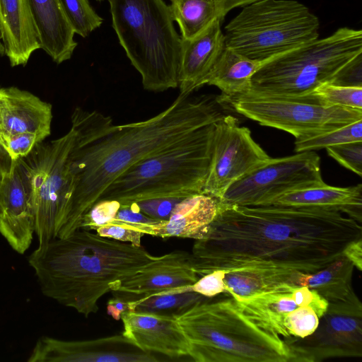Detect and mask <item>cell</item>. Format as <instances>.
<instances>
[{
  "label": "cell",
  "mask_w": 362,
  "mask_h": 362,
  "mask_svg": "<svg viewBox=\"0 0 362 362\" xmlns=\"http://www.w3.org/2000/svg\"><path fill=\"white\" fill-rule=\"evenodd\" d=\"M74 139L72 129L63 136L37 144L18 158L27 174L39 244L57 238L69 198V155Z\"/></svg>",
  "instance_id": "cell-10"
},
{
  "label": "cell",
  "mask_w": 362,
  "mask_h": 362,
  "mask_svg": "<svg viewBox=\"0 0 362 362\" xmlns=\"http://www.w3.org/2000/svg\"><path fill=\"white\" fill-rule=\"evenodd\" d=\"M0 206V233L13 250L24 254L35 233V219L28 178L18 160L3 176Z\"/></svg>",
  "instance_id": "cell-16"
},
{
  "label": "cell",
  "mask_w": 362,
  "mask_h": 362,
  "mask_svg": "<svg viewBox=\"0 0 362 362\" xmlns=\"http://www.w3.org/2000/svg\"><path fill=\"white\" fill-rule=\"evenodd\" d=\"M271 157L252 139L250 130L239 126L231 115L214 124L211 160L202 193L220 199L236 180Z\"/></svg>",
  "instance_id": "cell-13"
},
{
  "label": "cell",
  "mask_w": 362,
  "mask_h": 362,
  "mask_svg": "<svg viewBox=\"0 0 362 362\" xmlns=\"http://www.w3.org/2000/svg\"><path fill=\"white\" fill-rule=\"evenodd\" d=\"M345 256L358 271L362 269V238L350 242L343 250Z\"/></svg>",
  "instance_id": "cell-42"
},
{
  "label": "cell",
  "mask_w": 362,
  "mask_h": 362,
  "mask_svg": "<svg viewBox=\"0 0 362 362\" xmlns=\"http://www.w3.org/2000/svg\"><path fill=\"white\" fill-rule=\"evenodd\" d=\"M112 25L144 89L178 87L181 37L163 0H107Z\"/></svg>",
  "instance_id": "cell-6"
},
{
  "label": "cell",
  "mask_w": 362,
  "mask_h": 362,
  "mask_svg": "<svg viewBox=\"0 0 362 362\" xmlns=\"http://www.w3.org/2000/svg\"><path fill=\"white\" fill-rule=\"evenodd\" d=\"M320 158L314 151L270 158L231 184L219 199L222 205H269L293 190L324 183Z\"/></svg>",
  "instance_id": "cell-11"
},
{
  "label": "cell",
  "mask_w": 362,
  "mask_h": 362,
  "mask_svg": "<svg viewBox=\"0 0 362 362\" xmlns=\"http://www.w3.org/2000/svg\"><path fill=\"white\" fill-rule=\"evenodd\" d=\"M174 21L180 27L181 38L188 40L206 29L214 21H222L219 0H170Z\"/></svg>",
  "instance_id": "cell-28"
},
{
  "label": "cell",
  "mask_w": 362,
  "mask_h": 362,
  "mask_svg": "<svg viewBox=\"0 0 362 362\" xmlns=\"http://www.w3.org/2000/svg\"><path fill=\"white\" fill-rule=\"evenodd\" d=\"M121 204L116 200L104 199L95 202L82 218L80 229L96 230L116 216Z\"/></svg>",
  "instance_id": "cell-35"
},
{
  "label": "cell",
  "mask_w": 362,
  "mask_h": 362,
  "mask_svg": "<svg viewBox=\"0 0 362 362\" xmlns=\"http://www.w3.org/2000/svg\"><path fill=\"white\" fill-rule=\"evenodd\" d=\"M200 301L177 316L197 362H288L281 337L259 327L230 298Z\"/></svg>",
  "instance_id": "cell-4"
},
{
  "label": "cell",
  "mask_w": 362,
  "mask_h": 362,
  "mask_svg": "<svg viewBox=\"0 0 362 362\" xmlns=\"http://www.w3.org/2000/svg\"><path fill=\"white\" fill-rule=\"evenodd\" d=\"M129 310L128 303L118 298L113 297L107 304V311L115 320L121 319L122 315Z\"/></svg>",
  "instance_id": "cell-43"
},
{
  "label": "cell",
  "mask_w": 362,
  "mask_h": 362,
  "mask_svg": "<svg viewBox=\"0 0 362 362\" xmlns=\"http://www.w3.org/2000/svg\"><path fill=\"white\" fill-rule=\"evenodd\" d=\"M330 83L362 87V53L352 58L335 74Z\"/></svg>",
  "instance_id": "cell-40"
},
{
  "label": "cell",
  "mask_w": 362,
  "mask_h": 362,
  "mask_svg": "<svg viewBox=\"0 0 362 362\" xmlns=\"http://www.w3.org/2000/svg\"><path fill=\"white\" fill-rule=\"evenodd\" d=\"M95 230L102 237L129 243L136 246H141V239L144 235L135 230L131 223L115 219L98 227Z\"/></svg>",
  "instance_id": "cell-37"
},
{
  "label": "cell",
  "mask_w": 362,
  "mask_h": 362,
  "mask_svg": "<svg viewBox=\"0 0 362 362\" xmlns=\"http://www.w3.org/2000/svg\"><path fill=\"white\" fill-rule=\"evenodd\" d=\"M327 154L358 176L362 175V141L344 143L326 148Z\"/></svg>",
  "instance_id": "cell-34"
},
{
  "label": "cell",
  "mask_w": 362,
  "mask_h": 362,
  "mask_svg": "<svg viewBox=\"0 0 362 362\" xmlns=\"http://www.w3.org/2000/svg\"><path fill=\"white\" fill-rule=\"evenodd\" d=\"M362 238L361 223L336 211L279 205H222L207 233L195 240L200 276L245 267L313 273Z\"/></svg>",
  "instance_id": "cell-1"
},
{
  "label": "cell",
  "mask_w": 362,
  "mask_h": 362,
  "mask_svg": "<svg viewBox=\"0 0 362 362\" xmlns=\"http://www.w3.org/2000/svg\"><path fill=\"white\" fill-rule=\"evenodd\" d=\"M52 105L26 90L0 88V142L17 134L34 133L44 139L51 133Z\"/></svg>",
  "instance_id": "cell-19"
},
{
  "label": "cell",
  "mask_w": 362,
  "mask_h": 362,
  "mask_svg": "<svg viewBox=\"0 0 362 362\" xmlns=\"http://www.w3.org/2000/svg\"><path fill=\"white\" fill-rule=\"evenodd\" d=\"M226 272L223 279L226 293L230 296H247L269 291L281 285H291L295 273L291 269L245 267Z\"/></svg>",
  "instance_id": "cell-27"
},
{
  "label": "cell",
  "mask_w": 362,
  "mask_h": 362,
  "mask_svg": "<svg viewBox=\"0 0 362 362\" xmlns=\"http://www.w3.org/2000/svg\"><path fill=\"white\" fill-rule=\"evenodd\" d=\"M40 49L57 64L69 59L77 42L60 0H28Z\"/></svg>",
  "instance_id": "cell-22"
},
{
  "label": "cell",
  "mask_w": 362,
  "mask_h": 362,
  "mask_svg": "<svg viewBox=\"0 0 362 362\" xmlns=\"http://www.w3.org/2000/svg\"><path fill=\"white\" fill-rule=\"evenodd\" d=\"M29 362H155L123 334L92 340L65 341L43 336L36 342Z\"/></svg>",
  "instance_id": "cell-14"
},
{
  "label": "cell",
  "mask_w": 362,
  "mask_h": 362,
  "mask_svg": "<svg viewBox=\"0 0 362 362\" xmlns=\"http://www.w3.org/2000/svg\"><path fill=\"white\" fill-rule=\"evenodd\" d=\"M2 178H3V175L0 172V187H1V182H2ZM0 211H1V206H0Z\"/></svg>",
  "instance_id": "cell-47"
},
{
  "label": "cell",
  "mask_w": 362,
  "mask_h": 362,
  "mask_svg": "<svg viewBox=\"0 0 362 362\" xmlns=\"http://www.w3.org/2000/svg\"><path fill=\"white\" fill-rule=\"evenodd\" d=\"M289 361L314 362L362 356V304L353 291L345 300L328 303L313 333L284 340Z\"/></svg>",
  "instance_id": "cell-12"
},
{
  "label": "cell",
  "mask_w": 362,
  "mask_h": 362,
  "mask_svg": "<svg viewBox=\"0 0 362 362\" xmlns=\"http://www.w3.org/2000/svg\"><path fill=\"white\" fill-rule=\"evenodd\" d=\"M269 205L329 209L361 223L362 185L339 187L324 182L288 192L276 198Z\"/></svg>",
  "instance_id": "cell-24"
},
{
  "label": "cell",
  "mask_w": 362,
  "mask_h": 362,
  "mask_svg": "<svg viewBox=\"0 0 362 362\" xmlns=\"http://www.w3.org/2000/svg\"><path fill=\"white\" fill-rule=\"evenodd\" d=\"M1 37H0V52H2L4 54V49H3V46H2V44L1 43Z\"/></svg>",
  "instance_id": "cell-46"
},
{
  "label": "cell",
  "mask_w": 362,
  "mask_h": 362,
  "mask_svg": "<svg viewBox=\"0 0 362 362\" xmlns=\"http://www.w3.org/2000/svg\"><path fill=\"white\" fill-rule=\"evenodd\" d=\"M181 198H158L135 202L140 211L152 218L168 220Z\"/></svg>",
  "instance_id": "cell-38"
},
{
  "label": "cell",
  "mask_w": 362,
  "mask_h": 362,
  "mask_svg": "<svg viewBox=\"0 0 362 362\" xmlns=\"http://www.w3.org/2000/svg\"><path fill=\"white\" fill-rule=\"evenodd\" d=\"M206 298L195 292L167 293L127 302L129 310L178 316Z\"/></svg>",
  "instance_id": "cell-29"
},
{
  "label": "cell",
  "mask_w": 362,
  "mask_h": 362,
  "mask_svg": "<svg viewBox=\"0 0 362 362\" xmlns=\"http://www.w3.org/2000/svg\"><path fill=\"white\" fill-rule=\"evenodd\" d=\"M0 37L12 66L25 65L40 49L28 0H0Z\"/></svg>",
  "instance_id": "cell-21"
},
{
  "label": "cell",
  "mask_w": 362,
  "mask_h": 362,
  "mask_svg": "<svg viewBox=\"0 0 362 362\" xmlns=\"http://www.w3.org/2000/svg\"><path fill=\"white\" fill-rule=\"evenodd\" d=\"M354 264L342 254L324 268L313 272H296L293 286H306L329 302L345 300L354 291Z\"/></svg>",
  "instance_id": "cell-26"
},
{
  "label": "cell",
  "mask_w": 362,
  "mask_h": 362,
  "mask_svg": "<svg viewBox=\"0 0 362 362\" xmlns=\"http://www.w3.org/2000/svg\"><path fill=\"white\" fill-rule=\"evenodd\" d=\"M287 284L247 296H232L243 313L267 332L289 338L284 322L289 313L300 305L293 288ZM231 297V296H230Z\"/></svg>",
  "instance_id": "cell-23"
},
{
  "label": "cell",
  "mask_w": 362,
  "mask_h": 362,
  "mask_svg": "<svg viewBox=\"0 0 362 362\" xmlns=\"http://www.w3.org/2000/svg\"><path fill=\"white\" fill-rule=\"evenodd\" d=\"M199 276L193 269L191 253L174 250L156 257L134 274L110 284L113 297L132 302L152 296L180 293Z\"/></svg>",
  "instance_id": "cell-15"
},
{
  "label": "cell",
  "mask_w": 362,
  "mask_h": 362,
  "mask_svg": "<svg viewBox=\"0 0 362 362\" xmlns=\"http://www.w3.org/2000/svg\"><path fill=\"white\" fill-rule=\"evenodd\" d=\"M226 273L223 269H217L204 274L193 284L182 288L180 293L195 292L210 298L225 293L223 279Z\"/></svg>",
  "instance_id": "cell-36"
},
{
  "label": "cell",
  "mask_w": 362,
  "mask_h": 362,
  "mask_svg": "<svg viewBox=\"0 0 362 362\" xmlns=\"http://www.w3.org/2000/svg\"><path fill=\"white\" fill-rule=\"evenodd\" d=\"M221 95L180 93L159 114L115 125L111 117L77 107L71 115L74 139L69 155V198L57 238L80 229L84 214L130 166L230 115Z\"/></svg>",
  "instance_id": "cell-2"
},
{
  "label": "cell",
  "mask_w": 362,
  "mask_h": 362,
  "mask_svg": "<svg viewBox=\"0 0 362 362\" xmlns=\"http://www.w3.org/2000/svg\"><path fill=\"white\" fill-rule=\"evenodd\" d=\"M362 141V119L295 141V151H311L344 143Z\"/></svg>",
  "instance_id": "cell-30"
},
{
  "label": "cell",
  "mask_w": 362,
  "mask_h": 362,
  "mask_svg": "<svg viewBox=\"0 0 362 362\" xmlns=\"http://www.w3.org/2000/svg\"><path fill=\"white\" fill-rule=\"evenodd\" d=\"M219 208L218 199L201 193L180 202L168 220L132 225L144 235L162 238L177 237L199 240L207 233Z\"/></svg>",
  "instance_id": "cell-18"
},
{
  "label": "cell",
  "mask_w": 362,
  "mask_h": 362,
  "mask_svg": "<svg viewBox=\"0 0 362 362\" xmlns=\"http://www.w3.org/2000/svg\"><path fill=\"white\" fill-rule=\"evenodd\" d=\"M60 2L75 34L86 37L102 25L103 18L95 13L88 0H60Z\"/></svg>",
  "instance_id": "cell-31"
},
{
  "label": "cell",
  "mask_w": 362,
  "mask_h": 362,
  "mask_svg": "<svg viewBox=\"0 0 362 362\" xmlns=\"http://www.w3.org/2000/svg\"><path fill=\"white\" fill-rule=\"evenodd\" d=\"M362 53V31L337 29L264 62L253 74L250 90L274 95H303L330 83L338 71Z\"/></svg>",
  "instance_id": "cell-8"
},
{
  "label": "cell",
  "mask_w": 362,
  "mask_h": 362,
  "mask_svg": "<svg viewBox=\"0 0 362 362\" xmlns=\"http://www.w3.org/2000/svg\"><path fill=\"white\" fill-rule=\"evenodd\" d=\"M114 219L129 223H146L158 221L143 214L136 203L121 204Z\"/></svg>",
  "instance_id": "cell-41"
},
{
  "label": "cell",
  "mask_w": 362,
  "mask_h": 362,
  "mask_svg": "<svg viewBox=\"0 0 362 362\" xmlns=\"http://www.w3.org/2000/svg\"><path fill=\"white\" fill-rule=\"evenodd\" d=\"M214 124L135 163L107 187L98 201L116 200L127 205L202 193L210 165Z\"/></svg>",
  "instance_id": "cell-5"
},
{
  "label": "cell",
  "mask_w": 362,
  "mask_h": 362,
  "mask_svg": "<svg viewBox=\"0 0 362 362\" xmlns=\"http://www.w3.org/2000/svg\"><path fill=\"white\" fill-rule=\"evenodd\" d=\"M13 163L14 160L0 142V172L3 176L11 172Z\"/></svg>",
  "instance_id": "cell-44"
},
{
  "label": "cell",
  "mask_w": 362,
  "mask_h": 362,
  "mask_svg": "<svg viewBox=\"0 0 362 362\" xmlns=\"http://www.w3.org/2000/svg\"><path fill=\"white\" fill-rule=\"evenodd\" d=\"M320 318L309 305H302L291 311L284 322L290 337L304 338L309 336L318 326Z\"/></svg>",
  "instance_id": "cell-33"
},
{
  "label": "cell",
  "mask_w": 362,
  "mask_h": 362,
  "mask_svg": "<svg viewBox=\"0 0 362 362\" xmlns=\"http://www.w3.org/2000/svg\"><path fill=\"white\" fill-rule=\"evenodd\" d=\"M45 139L34 133H21L9 137L4 144L13 160L26 156L34 146Z\"/></svg>",
  "instance_id": "cell-39"
},
{
  "label": "cell",
  "mask_w": 362,
  "mask_h": 362,
  "mask_svg": "<svg viewBox=\"0 0 362 362\" xmlns=\"http://www.w3.org/2000/svg\"><path fill=\"white\" fill-rule=\"evenodd\" d=\"M262 64L224 47L206 84L216 86L221 95L230 102L250 90L252 77Z\"/></svg>",
  "instance_id": "cell-25"
},
{
  "label": "cell",
  "mask_w": 362,
  "mask_h": 362,
  "mask_svg": "<svg viewBox=\"0 0 362 362\" xmlns=\"http://www.w3.org/2000/svg\"><path fill=\"white\" fill-rule=\"evenodd\" d=\"M121 319L123 334L143 351L170 358L189 356L190 341L175 316L127 310Z\"/></svg>",
  "instance_id": "cell-17"
},
{
  "label": "cell",
  "mask_w": 362,
  "mask_h": 362,
  "mask_svg": "<svg viewBox=\"0 0 362 362\" xmlns=\"http://www.w3.org/2000/svg\"><path fill=\"white\" fill-rule=\"evenodd\" d=\"M230 103L238 113L261 125L284 130L296 139L362 119V110L327 105L313 93L290 95L250 90Z\"/></svg>",
  "instance_id": "cell-9"
},
{
  "label": "cell",
  "mask_w": 362,
  "mask_h": 362,
  "mask_svg": "<svg viewBox=\"0 0 362 362\" xmlns=\"http://www.w3.org/2000/svg\"><path fill=\"white\" fill-rule=\"evenodd\" d=\"M222 16H224L233 8L245 6L259 0H219Z\"/></svg>",
  "instance_id": "cell-45"
},
{
  "label": "cell",
  "mask_w": 362,
  "mask_h": 362,
  "mask_svg": "<svg viewBox=\"0 0 362 362\" xmlns=\"http://www.w3.org/2000/svg\"><path fill=\"white\" fill-rule=\"evenodd\" d=\"M96 1H103V0H96Z\"/></svg>",
  "instance_id": "cell-48"
},
{
  "label": "cell",
  "mask_w": 362,
  "mask_h": 362,
  "mask_svg": "<svg viewBox=\"0 0 362 362\" xmlns=\"http://www.w3.org/2000/svg\"><path fill=\"white\" fill-rule=\"evenodd\" d=\"M156 258L141 246L79 229L39 244L28 260L45 296L88 317L112 283Z\"/></svg>",
  "instance_id": "cell-3"
},
{
  "label": "cell",
  "mask_w": 362,
  "mask_h": 362,
  "mask_svg": "<svg viewBox=\"0 0 362 362\" xmlns=\"http://www.w3.org/2000/svg\"><path fill=\"white\" fill-rule=\"evenodd\" d=\"M312 93L327 105L362 110V87L325 83Z\"/></svg>",
  "instance_id": "cell-32"
},
{
  "label": "cell",
  "mask_w": 362,
  "mask_h": 362,
  "mask_svg": "<svg viewBox=\"0 0 362 362\" xmlns=\"http://www.w3.org/2000/svg\"><path fill=\"white\" fill-rule=\"evenodd\" d=\"M221 21L188 40H182L178 76L180 93L192 94L203 85L224 49Z\"/></svg>",
  "instance_id": "cell-20"
},
{
  "label": "cell",
  "mask_w": 362,
  "mask_h": 362,
  "mask_svg": "<svg viewBox=\"0 0 362 362\" xmlns=\"http://www.w3.org/2000/svg\"><path fill=\"white\" fill-rule=\"evenodd\" d=\"M318 18L293 0H259L225 27V47L264 63L318 38Z\"/></svg>",
  "instance_id": "cell-7"
}]
</instances>
